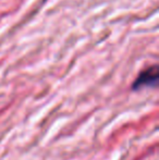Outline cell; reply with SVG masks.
<instances>
[{
	"instance_id": "1",
	"label": "cell",
	"mask_w": 159,
	"mask_h": 160,
	"mask_svg": "<svg viewBox=\"0 0 159 160\" xmlns=\"http://www.w3.org/2000/svg\"><path fill=\"white\" fill-rule=\"evenodd\" d=\"M159 70L158 65L154 64L143 70L132 84L133 91H140L144 87H155L158 84Z\"/></svg>"
}]
</instances>
